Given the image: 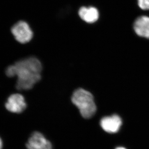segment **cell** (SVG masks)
Listing matches in <instances>:
<instances>
[{"label":"cell","instance_id":"cell-1","mask_svg":"<svg viewBox=\"0 0 149 149\" xmlns=\"http://www.w3.org/2000/svg\"><path fill=\"white\" fill-rule=\"evenodd\" d=\"M41 63L35 57L27 58L8 66L6 73L8 77H17L16 87L19 90L32 89L41 79Z\"/></svg>","mask_w":149,"mask_h":149},{"label":"cell","instance_id":"cell-2","mask_svg":"<svg viewBox=\"0 0 149 149\" xmlns=\"http://www.w3.org/2000/svg\"><path fill=\"white\" fill-rule=\"evenodd\" d=\"M71 100L74 105L79 109L82 117L90 119L94 116L96 111V106L93 95L90 92L79 88L74 92Z\"/></svg>","mask_w":149,"mask_h":149},{"label":"cell","instance_id":"cell-3","mask_svg":"<svg viewBox=\"0 0 149 149\" xmlns=\"http://www.w3.org/2000/svg\"><path fill=\"white\" fill-rule=\"evenodd\" d=\"M11 32L17 41L25 44L30 41L33 37V32L29 24L24 20H19L15 24Z\"/></svg>","mask_w":149,"mask_h":149},{"label":"cell","instance_id":"cell-4","mask_svg":"<svg viewBox=\"0 0 149 149\" xmlns=\"http://www.w3.org/2000/svg\"><path fill=\"white\" fill-rule=\"evenodd\" d=\"M122 123L121 118L118 115L114 114L102 118L100 125L105 132L108 133L114 134L120 130Z\"/></svg>","mask_w":149,"mask_h":149},{"label":"cell","instance_id":"cell-5","mask_svg":"<svg viewBox=\"0 0 149 149\" xmlns=\"http://www.w3.org/2000/svg\"><path fill=\"white\" fill-rule=\"evenodd\" d=\"M27 149H52V146L44 135L40 132L32 134L26 144Z\"/></svg>","mask_w":149,"mask_h":149},{"label":"cell","instance_id":"cell-6","mask_svg":"<svg viewBox=\"0 0 149 149\" xmlns=\"http://www.w3.org/2000/svg\"><path fill=\"white\" fill-rule=\"evenodd\" d=\"M26 107L24 97L19 93L13 94L9 96L6 104V109L13 113H21L24 111Z\"/></svg>","mask_w":149,"mask_h":149},{"label":"cell","instance_id":"cell-7","mask_svg":"<svg viewBox=\"0 0 149 149\" xmlns=\"http://www.w3.org/2000/svg\"><path fill=\"white\" fill-rule=\"evenodd\" d=\"M134 30L136 35L141 37L149 38V17L141 16L135 20Z\"/></svg>","mask_w":149,"mask_h":149},{"label":"cell","instance_id":"cell-8","mask_svg":"<svg viewBox=\"0 0 149 149\" xmlns=\"http://www.w3.org/2000/svg\"><path fill=\"white\" fill-rule=\"evenodd\" d=\"M79 15L80 18L87 23H95L99 19L98 10L93 6L81 7L79 11Z\"/></svg>","mask_w":149,"mask_h":149},{"label":"cell","instance_id":"cell-9","mask_svg":"<svg viewBox=\"0 0 149 149\" xmlns=\"http://www.w3.org/2000/svg\"><path fill=\"white\" fill-rule=\"evenodd\" d=\"M138 3L141 9L149 10V0H138Z\"/></svg>","mask_w":149,"mask_h":149},{"label":"cell","instance_id":"cell-10","mask_svg":"<svg viewBox=\"0 0 149 149\" xmlns=\"http://www.w3.org/2000/svg\"><path fill=\"white\" fill-rule=\"evenodd\" d=\"M2 147H3V142L1 139L0 138V149H2Z\"/></svg>","mask_w":149,"mask_h":149},{"label":"cell","instance_id":"cell-11","mask_svg":"<svg viewBox=\"0 0 149 149\" xmlns=\"http://www.w3.org/2000/svg\"><path fill=\"white\" fill-rule=\"evenodd\" d=\"M115 149H126V148L123 147H118Z\"/></svg>","mask_w":149,"mask_h":149}]
</instances>
